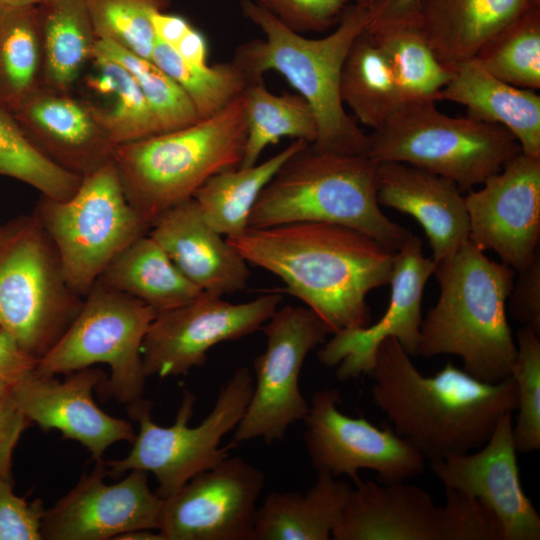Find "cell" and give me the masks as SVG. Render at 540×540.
<instances>
[{"label":"cell","mask_w":540,"mask_h":540,"mask_svg":"<svg viewBox=\"0 0 540 540\" xmlns=\"http://www.w3.org/2000/svg\"><path fill=\"white\" fill-rule=\"evenodd\" d=\"M261 329L266 349L253 362L252 395L232 439L237 445L257 438L281 441L291 425L303 421L309 403L299 388L300 372L307 355L330 334L311 309L290 305L277 309Z\"/></svg>","instance_id":"13"},{"label":"cell","mask_w":540,"mask_h":540,"mask_svg":"<svg viewBox=\"0 0 540 540\" xmlns=\"http://www.w3.org/2000/svg\"><path fill=\"white\" fill-rule=\"evenodd\" d=\"M10 113L46 157L82 178L113 159L116 145L91 105L68 92L42 84Z\"/></svg>","instance_id":"22"},{"label":"cell","mask_w":540,"mask_h":540,"mask_svg":"<svg viewBox=\"0 0 540 540\" xmlns=\"http://www.w3.org/2000/svg\"><path fill=\"white\" fill-rule=\"evenodd\" d=\"M378 1L379 0H349L351 4L364 7L367 9H372Z\"/></svg>","instance_id":"52"},{"label":"cell","mask_w":540,"mask_h":540,"mask_svg":"<svg viewBox=\"0 0 540 540\" xmlns=\"http://www.w3.org/2000/svg\"><path fill=\"white\" fill-rule=\"evenodd\" d=\"M533 0H418L417 23L441 63L474 58L497 33L518 18Z\"/></svg>","instance_id":"26"},{"label":"cell","mask_w":540,"mask_h":540,"mask_svg":"<svg viewBox=\"0 0 540 540\" xmlns=\"http://www.w3.org/2000/svg\"><path fill=\"white\" fill-rule=\"evenodd\" d=\"M339 90L344 106L372 130L384 123L404 101L385 57L365 30L348 51Z\"/></svg>","instance_id":"33"},{"label":"cell","mask_w":540,"mask_h":540,"mask_svg":"<svg viewBox=\"0 0 540 540\" xmlns=\"http://www.w3.org/2000/svg\"><path fill=\"white\" fill-rule=\"evenodd\" d=\"M245 95L247 135L239 167L255 165L265 148L282 137L315 142L316 117L301 95H276L268 90L263 79L249 83Z\"/></svg>","instance_id":"34"},{"label":"cell","mask_w":540,"mask_h":540,"mask_svg":"<svg viewBox=\"0 0 540 540\" xmlns=\"http://www.w3.org/2000/svg\"><path fill=\"white\" fill-rule=\"evenodd\" d=\"M435 262L423 254L422 241L411 234L394 252L391 294L385 314L373 325L333 333L317 353L320 363L337 367L341 380L370 375L380 343L395 338L410 355H418L425 285Z\"/></svg>","instance_id":"19"},{"label":"cell","mask_w":540,"mask_h":540,"mask_svg":"<svg viewBox=\"0 0 540 540\" xmlns=\"http://www.w3.org/2000/svg\"><path fill=\"white\" fill-rule=\"evenodd\" d=\"M515 343L510 377L516 386L518 414L513 437L517 451L530 453L540 449V334L521 326Z\"/></svg>","instance_id":"41"},{"label":"cell","mask_w":540,"mask_h":540,"mask_svg":"<svg viewBox=\"0 0 540 540\" xmlns=\"http://www.w3.org/2000/svg\"><path fill=\"white\" fill-rule=\"evenodd\" d=\"M43 45L42 84L68 92L97 40L89 0H44L38 5Z\"/></svg>","instance_id":"29"},{"label":"cell","mask_w":540,"mask_h":540,"mask_svg":"<svg viewBox=\"0 0 540 540\" xmlns=\"http://www.w3.org/2000/svg\"><path fill=\"white\" fill-rule=\"evenodd\" d=\"M281 300L279 293H268L231 303L202 291L185 305L157 313L142 343L146 376L176 377L203 366L215 345L260 330Z\"/></svg>","instance_id":"14"},{"label":"cell","mask_w":540,"mask_h":540,"mask_svg":"<svg viewBox=\"0 0 540 540\" xmlns=\"http://www.w3.org/2000/svg\"><path fill=\"white\" fill-rule=\"evenodd\" d=\"M107 380L93 367L69 373L59 381L35 371L12 385L15 400L31 423L47 432L56 429L63 438L78 441L95 461L115 442H133L132 425L101 410L92 393Z\"/></svg>","instance_id":"21"},{"label":"cell","mask_w":540,"mask_h":540,"mask_svg":"<svg viewBox=\"0 0 540 540\" xmlns=\"http://www.w3.org/2000/svg\"><path fill=\"white\" fill-rule=\"evenodd\" d=\"M503 126L440 112L433 100L403 101L368 135L367 156L376 163L402 162L471 190L521 153Z\"/></svg>","instance_id":"7"},{"label":"cell","mask_w":540,"mask_h":540,"mask_svg":"<svg viewBox=\"0 0 540 540\" xmlns=\"http://www.w3.org/2000/svg\"><path fill=\"white\" fill-rule=\"evenodd\" d=\"M0 176L24 182L42 196L65 200L82 177L46 157L24 134L12 114L0 106Z\"/></svg>","instance_id":"37"},{"label":"cell","mask_w":540,"mask_h":540,"mask_svg":"<svg viewBox=\"0 0 540 540\" xmlns=\"http://www.w3.org/2000/svg\"><path fill=\"white\" fill-rule=\"evenodd\" d=\"M157 312L143 301L96 280L77 316L59 341L38 360L43 376L69 374L106 364V397L127 407L143 399L146 374L142 343Z\"/></svg>","instance_id":"11"},{"label":"cell","mask_w":540,"mask_h":540,"mask_svg":"<svg viewBox=\"0 0 540 540\" xmlns=\"http://www.w3.org/2000/svg\"><path fill=\"white\" fill-rule=\"evenodd\" d=\"M335 388L317 390L305 418L304 442L317 472L353 481L360 469L377 473L382 484L405 482L423 473L424 456L390 427L378 428L363 417H351L338 407Z\"/></svg>","instance_id":"15"},{"label":"cell","mask_w":540,"mask_h":540,"mask_svg":"<svg viewBox=\"0 0 540 540\" xmlns=\"http://www.w3.org/2000/svg\"><path fill=\"white\" fill-rule=\"evenodd\" d=\"M515 270L489 259L469 239L435 263L439 297L421 324L418 355H456L486 383L509 378L516 343L506 316Z\"/></svg>","instance_id":"4"},{"label":"cell","mask_w":540,"mask_h":540,"mask_svg":"<svg viewBox=\"0 0 540 540\" xmlns=\"http://www.w3.org/2000/svg\"><path fill=\"white\" fill-rule=\"evenodd\" d=\"M369 376L375 406L430 461L481 448L499 418L517 408L512 377L486 383L452 363L425 376L392 337L380 343Z\"/></svg>","instance_id":"2"},{"label":"cell","mask_w":540,"mask_h":540,"mask_svg":"<svg viewBox=\"0 0 540 540\" xmlns=\"http://www.w3.org/2000/svg\"><path fill=\"white\" fill-rule=\"evenodd\" d=\"M38 360L0 328V380L10 385L18 383L35 371Z\"/></svg>","instance_id":"46"},{"label":"cell","mask_w":540,"mask_h":540,"mask_svg":"<svg viewBox=\"0 0 540 540\" xmlns=\"http://www.w3.org/2000/svg\"><path fill=\"white\" fill-rule=\"evenodd\" d=\"M489 73L516 87L540 88V6H531L492 37L474 57Z\"/></svg>","instance_id":"36"},{"label":"cell","mask_w":540,"mask_h":540,"mask_svg":"<svg viewBox=\"0 0 540 540\" xmlns=\"http://www.w3.org/2000/svg\"><path fill=\"white\" fill-rule=\"evenodd\" d=\"M44 507L16 495L10 479L0 476V540H41Z\"/></svg>","instance_id":"43"},{"label":"cell","mask_w":540,"mask_h":540,"mask_svg":"<svg viewBox=\"0 0 540 540\" xmlns=\"http://www.w3.org/2000/svg\"><path fill=\"white\" fill-rule=\"evenodd\" d=\"M418 0H379L371 10V20L416 18Z\"/></svg>","instance_id":"49"},{"label":"cell","mask_w":540,"mask_h":540,"mask_svg":"<svg viewBox=\"0 0 540 540\" xmlns=\"http://www.w3.org/2000/svg\"><path fill=\"white\" fill-rule=\"evenodd\" d=\"M297 222L343 225L391 251L412 234L389 219L377 201V163L367 155L341 154L306 144L261 191L249 228Z\"/></svg>","instance_id":"5"},{"label":"cell","mask_w":540,"mask_h":540,"mask_svg":"<svg viewBox=\"0 0 540 540\" xmlns=\"http://www.w3.org/2000/svg\"><path fill=\"white\" fill-rule=\"evenodd\" d=\"M98 73L89 85L101 94L110 95L109 107L91 105L100 124L113 143L140 140L162 133L160 126L132 75L119 63L93 54Z\"/></svg>","instance_id":"35"},{"label":"cell","mask_w":540,"mask_h":540,"mask_svg":"<svg viewBox=\"0 0 540 540\" xmlns=\"http://www.w3.org/2000/svg\"><path fill=\"white\" fill-rule=\"evenodd\" d=\"M309 144L293 140L260 164L236 167L210 177L194 194L205 221L226 237L243 234L261 191L293 154Z\"/></svg>","instance_id":"30"},{"label":"cell","mask_w":540,"mask_h":540,"mask_svg":"<svg viewBox=\"0 0 540 540\" xmlns=\"http://www.w3.org/2000/svg\"><path fill=\"white\" fill-rule=\"evenodd\" d=\"M264 473L240 456L226 457L163 500V540H252Z\"/></svg>","instance_id":"16"},{"label":"cell","mask_w":540,"mask_h":540,"mask_svg":"<svg viewBox=\"0 0 540 540\" xmlns=\"http://www.w3.org/2000/svg\"><path fill=\"white\" fill-rule=\"evenodd\" d=\"M481 185L464 196L469 240L520 272L539 252L540 157L521 152Z\"/></svg>","instance_id":"17"},{"label":"cell","mask_w":540,"mask_h":540,"mask_svg":"<svg viewBox=\"0 0 540 540\" xmlns=\"http://www.w3.org/2000/svg\"><path fill=\"white\" fill-rule=\"evenodd\" d=\"M148 232L202 291L223 296L246 287L248 263L205 221L194 198L163 212Z\"/></svg>","instance_id":"24"},{"label":"cell","mask_w":540,"mask_h":540,"mask_svg":"<svg viewBox=\"0 0 540 540\" xmlns=\"http://www.w3.org/2000/svg\"><path fill=\"white\" fill-rule=\"evenodd\" d=\"M514 280L509 300L513 319L540 334V251Z\"/></svg>","instance_id":"44"},{"label":"cell","mask_w":540,"mask_h":540,"mask_svg":"<svg viewBox=\"0 0 540 540\" xmlns=\"http://www.w3.org/2000/svg\"><path fill=\"white\" fill-rule=\"evenodd\" d=\"M334 540H503L494 514L475 498L445 488L437 505L421 487L353 481Z\"/></svg>","instance_id":"12"},{"label":"cell","mask_w":540,"mask_h":540,"mask_svg":"<svg viewBox=\"0 0 540 540\" xmlns=\"http://www.w3.org/2000/svg\"><path fill=\"white\" fill-rule=\"evenodd\" d=\"M44 0H0L1 5H8V6H30V5H38Z\"/></svg>","instance_id":"51"},{"label":"cell","mask_w":540,"mask_h":540,"mask_svg":"<svg viewBox=\"0 0 540 540\" xmlns=\"http://www.w3.org/2000/svg\"><path fill=\"white\" fill-rule=\"evenodd\" d=\"M516 452L508 411L478 451L431 460L430 467L445 488L488 508L501 526L503 540H539L540 516L523 491Z\"/></svg>","instance_id":"20"},{"label":"cell","mask_w":540,"mask_h":540,"mask_svg":"<svg viewBox=\"0 0 540 540\" xmlns=\"http://www.w3.org/2000/svg\"><path fill=\"white\" fill-rule=\"evenodd\" d=\"M117 540H163L161 534L153 533L150 530H136L124 533L116 538Z\"/></svg>","instance_id":"50"},{"label":"cell","mask_w":540,"mask_h":540,"mask_svg":"<svg viewBox=\"0 0 540 540\" xmlns=\"http://www.w3.org/2000/svg\"><path fill=\"white\" fill-rule=\"evenodd\" d=\"M151 60L183 89L199 119L220 111L249 84L232 62L212 66L193 64L158 39L155 40Z\"/></svg>","instance_id":"38"},{"label":"cell","mask_w":540,"mask_h":540,"mask_svg":"<svg viewBox=\"0 0 540 540\" xmlns=\"http://www.w3.org/2000/svg\"><path fill=\"white\" fill-rule=\"evenodd\" d=\"M97 280L143 301L157 313L185 305L202 292L147 233L120 251Z\"/></svg>","instance_id":"28"},{"label":"cell","mask_w":540,"mask_h":540,"mask_svg":"<svg viewBox=\"0 0 540 540\" xmlns=\"http://www.w3.org/2000/svg\"><path fill=\"white\" fill-rule=\"evenodd\" d=\"M248 264L278 276L330 333L363 328L371 314L366 297L388 285L394 251L355 229L326 222L248 228L226 237Z\"/></svg>","instance_id":"1"},{"label":"cell","mask_w":540,"mask_h":540,"mask_svg":"<svg viewBox=\"0 0 540 540\" xmlns=\"http://www.w3.org/2000/svg\"><path fill=\"white\" fill-rule=\"evenodd\" d=\"M253 391L249 368L235 370L219 391L210 413L195 426H189L196 397L185 391L171 426L156 424L152 404L142 399L127 407L138 422L139 431L129 454L119 460L104 461L107 476L119 477L132 469L152 473L158 482V495L167 498L198 473L208 470L229 456L238 445L231 441L220 447L222 438L241 420Z\"/></svg>","instance_id":"9"},{"label":"cell","mask_w":540,"mask_h":540,"mask_svg":"<svg viewBox=\"0 0 540 540\" xmlns=\"http://www.w3.org/2000/svg\"><path fill=\"white\" fill-rule=\"evenodd\" d=\"M246 135L244 90L210 117L116 146L113 161L127 201L150 228L210 177L239 167Z\"/></svg>","instance_id":"6"},{"label":"cell","mask_w":540,"mask_h":540,"mask_svg":"<svg viewBox=\"0 0 540 540\" xmlns=\"http://www.w3.org/2000/svg\"><path fill=\"white\" fill-rule=\"evenodd\" d=\"M379 205L412 216L423 228L435 263L469 239L464 195L452 180L402 162L377 163Z\"/></svg>","instance_id":"23"},{"label":"cell","mask_w":540,"mask_h":540,"mask_svg":"<svg viewBox=\"0 0 540 540\" xmlns=\"http://www.w3.org/2000/svg\"><path fill=\"white\" fill-rule=\"evenodd\" d=\"M352 487L317 472L304 494L272 492L257 507L252 540H329Z\"/></svg>","instance_id":"27"},{"label":"cell","mask_w":540,"mask_h":540,"mask_svg":"<svg viewBox=\"0 0 540 540\" xmlns=\"http://www.w3.org/2000/svg\"><path fill=\"white\" fill-rule=\"evenodd\" d=\"M83 300L67 284L58 253L33 214L0 227V328L27 353L43 357Z\"/></svg>","instance_id":"8"},{"label":"cell","mask_w":540,"mask_h":540,"mask_svg":"<svg viewBox=\"0 0 540 540\" xmlns=\"http://www.w3.org/2000/svg\"><path fill=\"white\" fill-rule=\"evenodd\" d=\"M32 424L18 406L12 385L0 380V476L11 480L13 451Z\"/></svg>","instance_id":"45"},{"label":"cell","mask_w":540,"mask_h":540,"mask_svg":"<svg viewBox=\"0 0 540 540\" xmlns=\"http://www.w3.org/2000/svg\"><path fill=\"white\" fill-rule=\"evenodd\" d=\"M280 23L297 33L323 32L336 26L349 0H254Z\"/></svg>","instance_id":"42"},{"label":"cell","mask_w":540,"mask_h":540,"mask_svg":"<svg viewBox=\"0 0 540 540\" xmlns=\"http://www.w3.org/2000/svg\"><path fill=\"white\" fill-rule=\"evenodd\" d=\"M365 31L385 57L404 101H437L451 72L428 45L417 18L369 22Z\"/></svg>","instance_id":"31"},{"label":"cell","mask_w":540,"mask_h":540,"mask_svg":"<svg viewBox=\"0 0 540 540\" xmlns=\"http://www.w3.org/2000/svg\"><path fill=\"white\" fill-rule=\"evenodd\" d=\"M36 217L69 287L83 298L112 259L149 231L127 201L113 159L82 178L68 199L42 196Z\"/></svg>","instance_id":"10"},{"label":"cell","mask_w":540,"mask_h":540,"mask_svg":"<svg viewBox=\"0 0 540 540\" xmlns=\"http://www.w3.org/2000/svg\"><path fill=\"white\" fill-rule=\"evenodd\" d=\"M121 481L104 482L107 468L96 461L90 473L51 508L45 509V540H107L136 530L158 529L163 500L148 484V473L132 469Z\"/></svg>","instance_id":"18"},{"label":"cell","mask_w":540,"mask_h":540,"mask_svg":"<svg viewBox=\"0 0 540 540\" xmlns=\"http://www.w3.org/2000/svg\"><path fill=\"white\" fill-rule=\"evenodd\" d=\"M170 0H89L97 40H107L151 60L156 37L151 15L165 11Z\"/></svg>","instance_id":"40"},{"label":"cell","mask_w":540,"mask_h":540,"mask_svg":"<svg viewBox=\"0 0 540 540\" xmlns=\"http://www.w3.org/2000/svg\"><path fill=\"white\" fill-rule=\"evenodd\" d=\"M450 78L438 100L461 104L467 116L503 126L523 153L540 157V96L489 73L475 58L450 67Z\"/></svg>","instance_id":"25"},{"label":"cell","mask_w":540,"mask_h":540,"mask_svg":"<svg viewBox=\"0 0 540 540\" xmlns=\"http://www.w3.org/2000/svg\"><path fill=\"white\" fill-rule=\"evenodd\" d=\"M93 54L119 63L132 75L162 133L183 128L199 120L187 94L152 60L140 57L107 40H96Z\"/></svg>","instance_id":"39"},{"label":"cell","mask_w":540,"mask_h":540,"mask_svg":"<svg viewBox=\"0 0 540 540\" xmlns=\"http://www.w3.org/2000/svg\"><path fill=\"white\" fill-rule=\"evenodd\" d=\"M151 23L156 39L173 48L192 27L182 16L156 11L151 15Z\"/></svg>","instance_id":"47"},{"label":"cell","mask_w":540,"mask_h":540,"mask_svg":"<svg viewBox=\"0 0 540 540\" xmlns=\"http://www.w3.org/2000/svg\"><path fill=\"white\" fill-rule=\"evenodd\" d=\"M536 5H540V0H533Z\"/></svg>","instance_id":"53"},{"label":"cell","mask_w":540,"mask_h":540,"mask_svg":"<svg viewBox=\"0 0 540 540\" xmlns=\"http://www.w3.org/2000/svg\"><path fill=\"white\" fill-rule=\"evenodd\" d=\"M172 49L190 63L197 65L208 64V44L206 38L193 26Z\"/></svg>","instance_id":"48"},{"label":"cell","mask_w":540,"mask_h":540,"mask_svg":"<svg viewBox=\"0 0 540 540\" xmlns=\"http://www.w3.org/2000/svg\"><path fill=\"white\" fill-rule=\"evenodd\" d=\"M244 17L265 35L237 46L232 63L248 83L276 71L311 106L317 121L312 145L322 151L367 155L368 135L344 109L340 97L343 63L355 39L371 20V10L350 4L335 29L322 38H308L280 23L254 0H242Z\"/></svg>","instance_id":"3"},{"label":"cell","mask_w":540,"mask_h":540,"mask_svg":"<svg viewBox=\"0 0 540 540\" xmlns=\"http://www.w3.org/2000/svg\"><path fill=\"white\" fill-rule=\"evenodd\" d=\"M42 74L38 6L0 4V106L14 110L42 85Z\"/></svg>","instance_id":"32"}]
</instances>
